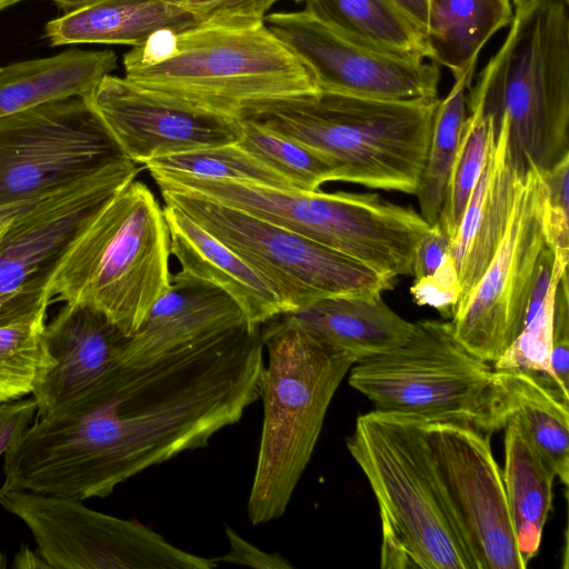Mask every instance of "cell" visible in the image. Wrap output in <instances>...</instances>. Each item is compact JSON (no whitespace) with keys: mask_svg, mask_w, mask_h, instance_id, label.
<instances>
[{"mask_svg":"<svg viewBox=\"0 0 569 569\" xmlns=\"http://www.w3.org/2000/svg\"><path fill=\"white\" fill-rule=\"evenodd\" d=\"M42 199V198H41ZM40 199H37V200H31V201H27V202H22V203H18V204H13V206H9V207H3V208H0V227L2 224H4L10 218H12L14 214H17L18 212H20L22 209H24L26 207L34 203L36 201H38Z\"/></svg>","mask_w":569,"mask_h":569,"instance_id":"obj_45","label":"cell"},{"mask_svg":"<svg viewBox=\"0 0 569 569\" xmlns=\"http://www.w3.org/2000/svg\"><path fill=\"white\" fill-rule=\"evenodd\" d=\"M20 1H22V0H11V6L17 2H20ZM51 1H53L60 8H62L64 10V12H69V11L86 7L88 4L101 1V0H51Z\"/></svg>","mask_w":569,"mask_h":569,"instance_id":"obj_44","label":"cell"},{"mask_svg":"<svg viewBox=\"0 0 569 569\" xmlns=\"http://www.w3.org/2000/svg\"><path fill=\"white\" fill-rule=\"evenodd\" d=\"M129 341L103 312L83 302H66L42 332L43 366L32 397L37 418L91 385L120 361Z\"/></svg>","mask_w":569,"mask_h":569,"instance_id":"obj_18","label":"cell"},{"mask_svg":"<svg viewBox=\"0 0 569 569\" xmlns=\"http://www.w3.org/2000/svg\"><path fill=\"white\" fill-rule=\"evenodd\" d=\"M122 150L136 163L220 144L237 143L240 119L194 108L106 76L87 97Z\"/></svg>","mask_w":569,"mask_h":569,"instance_id":"obj_17","label":"cell"},{"mask_svg":"<svg viewBox=\"0 0 569 569\" xmlns=\"http://www.w3.org/2000/svg\"><path fill=\"white\" fill-rule=\"evenodd\" d=\"M319 342L360 361L393 349L410 335L413 322L396 313L381 293L333 296L282 312Z\"/></svg>","mask_w":569,"mask_h":569,"instance_id":"obj_22","label":"cell"},{"mask_svg":"<svg viewBox=\"0 0 569 569\" xmlns=\"http://www.w3.org/2000/svg\"><path fill=\"white\" fill-rule=\"evenodd\" d=\"M293 1H296V2H300V1H302V0H293Z\"/></svg>","mask_w":569,"mask_h":569,"instance_id":"obj_50","label":"cell"},{"mask_svg":"<svg viewBox=\"0 0 569 569\" xmlns=\"http://www.w3.org/2000/svg\"><path fill=\"white\" fill-rule=\"evenodd\" d=\"M348 381L378 411L469 425L489 436L507 423L492 363L458 340L451 321L413 322L403 343L357 361Z\"/></svg>","mask_w":569,"mask_h":569,"instance_id":"obj_8","label":"cell"},{"mask_svg":"<svg viewBox=\"0 0 569 569\" xmlns=\"http://www.w3.org/2000/svg\"><path fill=\"white\" fill-rule=\"evenodd\" d=\"M10 219H11V218H10ZM10 219H9V220H10ZM9 220H8V221H9ZM8 221H7L4 224H2V226L0 227V233H1V231L3 230V228L6 227V224L8 223Z\"/></svg>","mask_w":569,"mask_h":569,"instance_id":"obj_49","label":"cell"},{"mask_svg":"<svg viewBox=\"0 0 569 569\" xmlns=\"http://www.w3.org/2000/svg\"><path fill=\"white\" fill-rule=\"evenodd\" d=\"M423 32L427 22V0H392Z\"/></svg>","mask_w":569,"mask_h":569,"instance_id":"obj_42","label":"cell"},{"mask_svg":"<svg viewBox=\"0 0 569 569\" xmlns=\"http://www.w3.org/2000/svg\"><path fill=\"white\" fill-rule=\"evenodd\" d=\"M523 177L513 162L508 127L501 120L496 127L492 148L448 251L461 287L458 305L473 290L498 249Z\"/></svg>","mask_w":569,"mask_h":569,"instance_id":"obj_19","label":"cell"},{"mask_svg":"<svg viewBox=\"0 0 569 569\" xmlns=\"http://www.w3.org/2000/svg\"><path fill=\"white\" fill-rule=\"evenodd\" d=\"M268 360L259 379L263 422L247 510L252 525L284 513L310 462L350 356L330 348L279 313L260 325Z\"/></svg>","mask_w":569,"mask_h":569,"instance_id":"obj_4","label":"cell"},{"mask_svg":"<svg viewBox=\"0 0 569 569\" xmlns=\"http://www.w3.org/2000/svg\"><path fill=\"white\" fill-rule=\"evenodd\" d=\"M567 271L561 274L555 291L550 365L559 385L566 393H569V295Z\"/></svg>","mask_w":569,"mask_h":569,"instance_id":"obj_38","label":"cell"},{"mask_svg":"<svg viewBox=\"0 0 569 569\" xmlns=\"http://www.w3.org/2000/svg\"><path fill=\"white\" fill-rule=\"evenodd\" d=\"M425 452L476 569H525L489 435L463 423L422 422Z\"/></svg>","mask_w":569,"mask_h":569,"instance_id":"obj_14","label":"cell"},{"mask_svg":"<svg viewBox=\"0 0 569 569\" xmlns=\"http://www.w3.org/2000/svg\"><path fill=\"white\" fill-rule=\"evenodd\" d=\"M343 34L419 60L429 59L423 32L392 0H305Z\"/></svg>","mask_w":569,"mask_h":569,"instance_id":"obj_28","label":"cell"},{"mask_svg":"<svg viewBox=\"0 0 569 569\" xmlns=\"http://www.w3.org/2000/svg\"><path fill=\"white\" fill-rule=\"evenodd\" d=\"M511 1L513 2V6L516 8H518V7H521V6H523V4L528 3V2H531L533 0H511Z\"/></svg>","mask_w":569,"mask_h":569,"instance_id":"obj_46","label":"cell"},{"mask_svg":"<svg viewBox=\"0 0 569 569\" xmlns=\"http://www.w3.org/2000/svg\"><path fill=\"white\" fill-rule=\"evenodd\" d=\"M495 369L506 419L515 420L563 485L569 482V395L539 372Z\"/></svg>","mask_w":569,"mask_h":569,"instance_id":"obj_25","label":"cell"},{"mask_svg":"<svg viewBox=\"0 0 569 569\" xmlns=\"http://www.w3.org/2000/svg\"><path fill=\"white\" fill-rule=\"evenodd\" d=\"M467 108L503 120L513 162L525 176L569 153V0L516 8L509 32L473 86Z\"/></svg>","mask_w":569,"mask_h":569,"instance_id":"obj_5","label":"cell"},{"mask_svg":"<svg viewBox=\"0 0 569 569\" xmlns=\"http://www.w3.org/2000/svg\"><path fill=\"white\" fill-rule=\"evenodd\" d=\"M46 321L0 327V402L32 393L43 366Z\"/></svg>","mask_w":569,"mask_h":569,"instance_id":"obj_33","label":"cell"},{"mask_svg":"<svg viewBox=\"0 0 569 569\" xmlns=\"http://www.w3.org/2000/svg\"><path fill=\"white\" fill-rule=\"evenodd\" d=\"M268 28L312 71L320 90L386 100L437 99L439 66L355 40L307 8L267 14Z\"/></svg>","mask_w":569,"mask_h":569,"instance_id":"obj_16","label":"cell"},{"mask_svg":"<svg viewBox=\"0 0 569 569\" xmlns=\"http://www.w3.org/2000/svg\"><path fill=\"white\" fill-rule=\"evenodd\" d=\"M123 68L140 88L240 120L259 104L320 90L266 22L161 31L128 51Z\"/></svg>","mask_w":569,"mask_h":569,"instance_id":"obj_2","label":"cell"},{"mask_svg":"<svg viewBox=\"0 0 569 569\" xmlns=\"http://www.w3.org/2000/svg\"><path fill=\"white\" fill-rule=\"evenodd\" d=\"M438 101L319 90L259 104L241 120L320 152L339 168L340 181L415 194Z\"/></svg>","mask_w":569,"mask_h":569,"instance_id":"obj_3","label":"cell"},{"mask_svg":"<svg viewBox=\"0 0 569 569\" xmlns=\"http://www.w3.org/2000/svg\"><path fill=\"white\" fill-rule=\"evenodd\" d=\"M82 501L0 488V505L27 526L50 568L212 569L219 565L173 546L139 521L92 510Z\"/></svg>","mask_w":569,"mask_h":569,"instance_id":"obj_13","label":"cell"},{"mask_svg":"<svg viewBox=\"0 0 569 569\" xmlns=\"http://www.w3.org/2000/svg\"><path fill=\"white\" fill-rule=\"evenodd\" d=\"M539 171L547 190L543 213L546 243L569 258V153L552 167Z\"/></svg>","mask_w":569,"mask_h":569,"instance_id":"obj_35","label":"cell"},{"mask_svg":"<svg viewBox=\"0 0 569 569\" xmlns=\"http://www.w3.org/2000/svg\"><path fill=\"white\" fill-rule=\"evenodd\" d=\"M229 550L216 560L257 569H292L293 565L280 552H267L242 538L232 527L224 525Z\"/></svg>","mask_w":569,"mask_h":569,"instance_id":"obj_39","label":"cell"},{"mask_svg":"<svg viewBox=\"0 0 569 569\" xmlns=\"http://www.w3.org/2000/svg\"><path fill=\"white\" fill-rule=\"evenodd\" d=\"M143 164L148 170L167 173L295 189L286 178L251 156L238 142L164 156Z\"/></svg>","mask_w":569,"mask_h":569,"instance_id":"obj_32","label":"cell"},{"mask_svg":"<svg viewBox=\"0 0 569 569\" xmlns=\"http://www.w3.org/2000/svg\"><path fill=\"white\" fill-rule=\"evenodd\" d=\"M11 6V0H0V10L7 8V7H10Z\"/></svg>","mask_w":569,"mask_h":569,"instance_id":"obj_47","label":"cell"},{"mask_svg":"<svg viewBox=\"0 0 569 569\" xmlns=\"http://www.w3.org/2000/svg\"><path fill=\"white\" fill-rule=\"evenodd\" d=\"M190 13L201 24L248 26L264 22L277 0H162Z\"/></svg>","mask_w":569,"mask_h":569,"instance_id":"obj_36","label":"cell"},{"mask_svg":"<svg viewBox=\"0 0 569 569\" xmlns=\"http://www.w3.org/2000/svg\"><path fill=\"white\" fill-rule=\"evenodd\" d=\"M244 321L241 308L224 291L179 270L129 337L120 362L149 361Z\"/></svg>","mask_w":569,"mask_h":569,"instance_id":"obj_20","label":"cell"},{"mask_svg":"<svg viewBox=\"0 0 569 569\" xmlns=\"http://www.w3.org/2000/svg\"><path fill=\"white\" fill-rule=\"evenodd\" d=\"M160 192L164 203L187 213L251 266L286 312L328 297L393 288V282L359 261L281 226L189 193Z\"/></svg>","mask_w":569,"mask_h":569,"instance_id":"obj_11","label":"cell"},{"mask_svg":"<svg viewBox=\"0 0 569 569\" xmlns=\"http://www.w3.org/2000/svg\"><path fill=\"white\" fill-rule=\"evenodd\" d=\"M567 270L568 268H562L557 271L540 311L523 327L516 341L503 356L492 363L493 368H520L539 372L561 388L552 373L550 353L555 291L561 274Z\"/></svg>","mask_w":569,"mask_h":569,"instance_id":"obj_34","label":"cell"},{"mask_svg":"<svg viewBox=\"0 0 569 569\" xmlns=\"http://www.w3.org/2000/svg\"><path fill=\"white\" fill-rule=\"evenodd\" d=\"M139 171L124 158L8 221L0 233V327L46 321L58 271L102 208Z\"/></svg>","mask_w":569,"mask_h":569,"instance_id":"obj_10","label":"cell"},{"mask_svg":"<svg viewBox=\"0 0 569 569\" xmlns=\"http://www.w3.org/2000/svg\"><path fill=\"white\" fill-rule=\"evenodd\" d=\"M187 11L162 0H101L64 12L46 24L51 46L103 43L139 47L161 31L200 26Z\"/></svg>","mask_w":569,"mask_h":569,"instance_id":"obj_23","label":"cell"},{"mask_svg":"<svg viewBox=\"0 0 569 569\" xmlns=\"http://www.w3.org/2000/svg\"><path fill=\"white\" fill-rule=\"evenodd\" d=\"M127 158L87 97L0 118V208L41 199Z\"/></svg>","mask_w":569,"mask_h":569,"instance_id":"obj_12","label":"cell"},{"mask_svg":"<svg viewBox=\"0 0 569 569\" xmlns=\"http://www.w3.org/2000/svg\"><path fill=\"white\" fill-rule=\"evenodd\" d=\"M451 238L436 222L419 240L413 257L412 276L415 281L433 273L449 251Z\"/></svg>","mask_w":569,"mask_h":569,"instance_id":"obj_41","label":"cell"},{"mask_svg":"<svg viewBox=\"0 0 569 569\" xmlns=\"http://www.w3.org/2000/svg\"><path fill=\"white\" fill-rule=\"evenodd\" d=\"M163 214L171 254L180 270L220 288L251 323L261 325L286 312L270 284L240 256L177 207L164 203Z\"/></svg>","mask_w":569,"mask_h":569,"instance_id":"obj_21","label":"cell"},{"mask_svg":"<svg viewBox=\"0 0 569 569\" xmlns=\"http://www.w3.org/2000/svg\"><path fill=\"white\" fill-rule=\"evenodd\" d=\"M410 293L417 305L435 308L443 318L452 317L461 287L449 253L433 273L413 281Z\"/></svg>","mask_w":569,"mask_h":569,"instance_id":"obj_37","label":"cell"},{"mask_svg":"<svg viewBox=\"0 0 569 569\" xmlns=\"http://www.w3.org/2000/svg\"><path fill=\"white\" fill-rule=\"evenodd\" d=\"M224 203L281 226L367 266L386 280L412 274L415 250L431 226L377 193L305 191L231 181Z\"/></svg>","mask_w":569,"mask_h":569,"instance_id":"obj_9","label":"cell"},{"mask_svg":"<svg viewBox=\"0 0 569 569\" xmlns=\"http://www.w3.org/2000/svg\"><path fill=\"white\" fill-rule=\"evenodd\" d=\"M170 232L158 200L136 179L102 208L50 287V297L83 302L132 336L170 286Z\"/></svg>","mask_w":569,"mask_h":569,"instance_id":"obj_7","label":"cell"},{"mask_svg":"<svg viewBox=\"0 0 569 569\" xmlns=\"http://www.w3.org/2000/svg\"><path fill=\"white\" fill-rule=\"evenodd\" d=\"M460 141L448 174L438 222L455 238L469 199L492 148L496 128L492 118L478 107L467 108Z\"/></svg>","mask_w":569,"mask_h":569,"instance_id":"obj_31","label":"cell"},{"mask_svg":"<svg viewBox=\"0 0 569 569\" xmlns=\"http://www.w3.org/2000/svg\"><path fill=\"white\" fill-rule=\"evenodd\" d=\"M112 50L70 49L0 66V118L71 96L88 97L117 68Z\"/></svg>","mask_w":569,"mask_h":569,"instance_id":"obj_24","label":"cell"},{"mask_svg":"<svg viewBox=\"0 0 569 569\" xmlns=\"http://www.w3.org/2000/svg\"><path fill=\"white\" fill-rule=\"evenodd\" d=\"M238 144L286 178L295 189L317 191L329 181H340L339 168L320 152L253 121L241 120Z\"/></svg>","mask_w":569,"mask_h":569,"instance_id":"obj_30","label":"cell"},{"mask_svg":"<svg viewBox=\"0 0 569 569\" xmlns=\"http://www.w3.org/2000/svg\"><path fill=\"white\" fill-rule=\"evenodd\" d=\"M13 568H50L41 555L29 547H22L14 557Z\"/></svg>","mask_w":569,"mask_h":569,"instance_id":"obj_43","label":"cell"},{"mask_svg":"<svg viewBox=\"0 0 569 569\" xmlns=\"http://www.w3.org/2000/svg\"><path fill=\"white\" fill-rule=\"evenodd\" d=\"M260 325L244 321L156 359L117 362L4 453L6 490L84 500L208 445L259 399Z\"/></svg>","mask_w":569,"mask_h":569,"instance_id":"obj_1","label":"cell"},{"mask_svg":"<svg viewBox=\"0 0 569 569\" xmlns=\"http://www.w3.org/2000/svg\"><path fill=\"white\" fill-rule=\"evenodd\" d=\"M347 448L375 493L383 569H476L433 479L420 421L361 415Z\"/></svg>","mask_w":569,"mask_h":569,"instance_id":"obj_6","label":"cell"},{"mask_svg":"<svg viewBox=\"0 0 569 569\" xmlns=\"http://www.w3.org/2000/svg\"><path fill=\"white\" fill-rule=\"evenodd\" d=\"M37 412L38 406L33 397L26 400L16 399L0 402V457L30 427Z\"/></svg>","mask_w":569,"mask_h":569,"instance_id":"obj_40","label":"cell"},{"mask_svg":"<svg viewBox=\"0 0 569 569\" xmlns=\"http://www.w3.org/2000/svg\"><path fill=\"white\" fill-rule=\"evenodd\" d=\"M512 18L511 0H427L429 59L457 74L478 61L488 40Z\"/></svg>","mask_w":569,"mask_h":569,"instance_id":"obj_27","label":"cell"},{"mask_svg":"<svg viewBox=\"0 0 569 569\" xmlns=\"http://www.w3.org/2000/svg\"><path fill=\"white\" fill-rule=\"evenodd\" d=\"M6 566H7L6 559H4L3 555L0 553V568H4Z\"/></svg>","mask_w":569,"mask_h":569,"instance_id":"obj_48","label":"cell"},{"mask_svg":"<svg viewBox=\"0 0 569 569\" xmlns=\"http://www.w3.org/2000/svg\"><path fill=\"white\" fill-rule=\"evenodd\" d=\"M476 62L453 74L455 83L439 99L429 139L426 163L416 191L420 214L435 224L442 206L448 174L467 118V92L471 86Z\"/></svg>","mask_w":569,"mask_h":569,"instance_id":"obj_29","label":"cell"},{"mask_svg":"<svg viewBox=\"0 0 569 569\" xmlns=\"http://www.w3.org/2000/svg\"><path fill=\"white\" fill-rule=\"evenodd\" d=\"M547 190L530 167L517 194L505 236L487 269L451 317L458 340L495 363L520 335L538 263L545 248Z\"/></svg>","mask_w":569,"mask_h":569,"instance_id":"obj_15","label":"cell"},{"mask_svg":"<svg viewBox=\"0 0 569 569\" xmlns=\"http://www.w3.org/2000/svg\"><path fill=\"white\" fill-rule=\"evenodd\" d=\"M502 481L520 553L528 563L539 551L552 505L556 473L515 420L505 426Z\"/></svg>","mask_w":569,"mask_h":569,"instance_id":"obj_26","label":"cell"}]
</instances>
